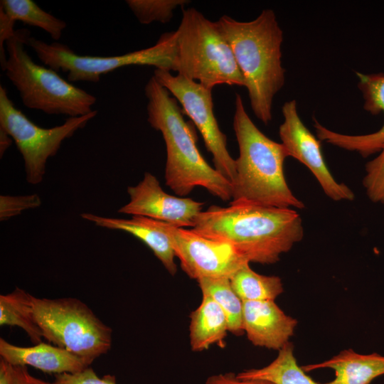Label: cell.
<instances>
[{
  "mask_svg": "<svg viewBox=\"0 0 384 384\" xmlns=\"http://www.w3.org/2000/svg\"><path fill=\"white\" fill-rule=\"evenodd\" d=\"M358 86L364 99L363 108L373 115L384 114V74L366 75L356 73ZM314 127L319 140L340 148L358 152L367 157L381 150L384 146V122L374 133L362 135L343 134L329 130L315 120Z\"/></svg>",
  "mask_w": 384,
  "mask_h": 384,
  "instance_id": "cell-14",
  "label": "cell"
},
{
  "mask_svg": "<svg viewBox=\"0 0 384 384\" xmlns=\"http://www.w3.org/2000/svg\"><path fill=\"white\" fill-rule=\"evenodd\" d=\"M28 377L30 382H31L33 384H54L53 383H49V382H46L45 380H42L41 379L36 378L30 374H28Z\"/></svg>",
  "mask_w": 384,
  "mask_h": 384,
  "instance_id": "cell-32",
  "label": "cell"
},
{
  "mask_svg": "<svg viewBox=\"0 0 384 384\" xmlns=\"http://www.w3.org/2000/svg\"><path fill=\"white\" fill-rule=\"evenodd\" d=\"M154 76L180 102L183 114L197 127L213 156L215 169L233 183L236 174L235 159L228 152L226 135L214 114L212 90L183 75H174L167 70L155 69Z\"/></svg>",
  "mask_w": 384,
  "mask_h": 384,
  "instance_id": "cell-10",
  "label": "cell"
},
{
  "mask_svg": "<svg viewBox=\"0 0 384 384\" xmlns=\"http://www.w3.org/2000/svg\"><path fill=\"white\" fill-rule=\"evenodd\" d=\"M186 0H127L126 4L142 24L152 22L165 23L174 16L178 6L188 4Z\"/></svg>",
  "mask_w": 384,
  "mask_h": 384,
  "instance_id": "cell-25",
  "label": "cell"
},
{
  "mask_svg": "<svg viewBox=\"0 0 384 384\" xmlns=\"http://www.w3.org/2000/svg\"><path fill=\"white\" fill-rule=\"evenodd\" d=\"M158 221L170 240L181 269L191 279L230 278L245 264L250 263L228 242L208 238L192 229Z\"/></svg>",
  "mask_w": 384,
  "mask_h": 384,
  "instance_id": "cell-11",
  "label": "cell"
},
{
  "mask_svg": "<svg viewBox=\"0 0 384 384\" xmlns=\"http://www.w3.org/2000/svg\"><path fill=\"white\" fill-rule=\"evenodd\" d=\"M97 114L68 117L60 125L43 128L17 109L4 87L0 86V128L13 139L24 163L26 180L37 185L43 180L48 160L58 151L64 140L83 129Z\"/></svg>",
  "mask_w": 384,
  "mask_h": 384,
  "instance_id": "cell-9",
  "label": "cell"
},
{
  "mask_svg": "<svg viewBox=\"0 0 384 384\" xmlns=\"http://www.w3.org/2000/svg\"><path fill=\"white\" fill-rule=\"evenodd\" d=\"M244 331L255 346L280 350L289 343L297 321L274 301H244Z\"/></svg>",
  "mask_w": 384,
  "mask_h": 384,
  "instance_id": "cell-15",
  "label": "cell"
},
{
  "mask_svg": "<svg viewBox=\"0 0 384 384\" xmlns=\"http://www.w3.org/2000/svg\"><path fill=\"white\" fill-rule=\"evenodd\" d=\"M240 378L267 380L274 384H319L300 367L293 353V346L287 343L279 350L276 358L260 368L245 370L237 374Z\"/></svg>",
  "mask_w": 384,
  "mask_h": 384,
  "instance_id": "cell-20",
  "label": "cell"
},
{
  "mask_svg": "<svg viewBox=\"0 0 384 384\" xmlns=\"http://www.w3.org/2000/svg\"><path fill=\"white\" fill-rule=\"evenodd\" d=\"M282 112L284 121L279 126V135L289 156L297 159L310 170L328 197L336 201H353L355 196L351 189L337 182L329 171L320 140L302 121L296 100L286 102Z\"/></svg>",
  "mask_w": 384,
  "mask_h": 384,
  "instance_id": "cell-12",
  "label": "cell"
},
{
  "mask_svg": "<svg viewBox=\"0 0 384 384\" xmlns=\"http://www.w3.org/2000/svg\"><path fill=\"white\" fill-rule=\"evenodd\" d=\"M12 137L3 129L0 128V157L2 158L13 142Z\"/></svg>",
  "mask_w": 384,
  "mask_h": 384,
  "instance_id": "cell-31",
  "label": "cell"
},
{
  "mask_svg": "<svg viewBox=\"0 0 384 384\" xmlns=\"http://www.w3.org/2000/svg\"><path fill=\"white\" fill-rule=\"evenodd\" d=\"M148 122L159 131L166 149V184L180 197L196 186L223 200L232 199L233 185L200 153L194 124L186 122L176 98L151 76L144 87Z\"/></svg>",
  "mask_w": 384,
  "mask_h": 384,
  "instance_id": "cell-2",
  "label": "cell"
},
{
  "mask_svg": "<svg viewBox=\"0 0 384 384\" xmlns=\"http://www.w3.org/2000/svg\"><path fill=\"white\" fill-rule=\"evenodd\" d=\"M302 368L306 373L321 368L334 370V379L319 384H371L375 378L384 375V356L360 354L348 349L322 363Z\"/></svg>",
  "mask_w": 384,
  "mask_h": 384,
  "instance_id": "cell-18",
  "label": "cell"
},
{
  "mask_svg": "<svg viewBox=\"0 0 384 384\" xmlns=\"http://www.w3.org/2000/svg\"><path fill=\"white\" fill-rule=\"evenodd\" d=\"M0 356L12 365L31 366L55 375L75 373L90 366L85 360L68 351L43 341L33 346L22 347L1 338Z\"/></svg>",
  "mask_w": 384,
  "mask_h": 384,
  "instance_id": "cell-16",
  "label": "cell"
},
{
  "mask_svg": "<svg viewBox=\"0 0 384 384\" xmlns=\"http://www.w3.org/2000/svg\"><path fill=\"white\" fill-rule=\"evenodd\" d=\"M205 384H274L267 380L240 378L234 373H218L209 376Z\"/></svg>",
  "mask_w": 384,
  "mask_h": 384,
  "instance_id": "cell-30",
  "label": "cell"
},
{
  "mask_svg": "<svg viewBox=\"0 0 384 384\" xmlns=\"http://www.w3.org/2000/svg\"><path fill=\"white\" fill-rule=\"evenodd\" d=\"M177 31L175 71L213 90L218 85L245 87L232 49L217 22L195 8L183 9Z\"/></svg>",
  "mask_w": 384,
  "mask_h": 384,
  "instance_id": "cell-6",
  "label": "cell"
},
{
  "mask_svg": "<svg viewBox=\"0 0 384 384\" xmlns=\"http://www.w3.org/2000/svg\"><path fill=\"white\" fill-rule=\"evenodd\" d=\"M231 286L244 301H274L283 292L281 279L277 276L260 274L245 264L230 277Z\"/></svg>",
  "mask_w": 384,
  "mask_h": 384,
  "instance_id": "cell-23",
  "label": "cell"
},
{
  "mask_svg": "<svg viewBox=\"0 0 384 384\" xmlns=\"http://www.w3.org/2000/svg\"><path fill=\"white\" fill-rule=\"evenodd\" d=\"M33 295L16 287L7 294L0 295V325L22 329L33 344L42 342L41 328L33 312Z\"/></svg>",
  "mask_w": 384,
  "mask_h": 384,
  "instance_id": "cell-21",
  "label": "cell"
},
{
  "mask_svg": "<svg viewBox=\"0 0 384 384\" xmlns=\"http://www.w3.org/2000/svg\"><path fill=\"white\" fill-rule=\"evenodd\" d=\"M26 45L44 65L58 73H67L69 82H98L102 75L129 65H148L175 71L177 31L163 33L151 47L112 56L82 55L62 43H48L31 36L28 38Z\"/></svg>",
  "mask_w": 384,
  "mask_h": 384,
  "instance_id": "cell-8",
  "label": "cell"
},
{
  "mask_svg": "<svg viewBox=\"0 0 384 384\" xmlns=\"http://www.w3.org/2000/svg\"><path fill=\"white\" fill-rule=\"evenodd\" d=\"M0 11L12 23L21 21L39 28L55 41L60 40L66 23L44 11L32 0H1Z\"/></svg>",
  "mask_w": 384,
  "mask_h": 384,
  "instance_id": "cell-22",
  "label": "cell"
},
{
  "mask_svg": "<svg viewBox=\"0 0 384 384\" xmlns=\"http://www.w3.org/2000/svg\"><path fill=\"white\" fill-rule=\"evenodd\" d=\"M33 312L43 336L90 365L111 348L112 329L76 298L33 297Z\"/></svg>",
  "mask_w": 384,
  "mask_h": 384,
  "instance_id": "cell-7",
  "label": "cell"
},
{
  "mask_svg": "<svg viewBox=\"0 0 384 384\" xmlns=\"http://www.w3.org/2000/svg\"><path fill=\"white\" fill-rule=\"evenodd\" d=\"M41 203L40 196L36 193L26 196H1L0 220H7L26 210L37 208Z\"/></svg>",
  "mask_w": 384,
  "mask_h": 384,
  "instance_id": "cell-27",
  "label": "cell"
},
{
  "mask_svg": "<svg viewBox=\"0 0 384 384\" xmlns=\"http://www.w3.org/2000/svg\"><path fill=\"white\" fill-rule=\"evenodd\" d=\"M196 281L202 294L213 298L225 314L229 331L235 336L242 335L243 302L233 290L230 278L206 277Z\"/></svg>",
  "mask_w": 384,
  "mask_h": 384,
  "instance_id": "cell-24",
  "label": "cell"
},
{
  "mask_svg": "<svg viewBox=\"0 0 384 384\" xmlns=\"http://www.w3.org/2000/svg\"><path fill=\"white\" fill-rule=\"evenodd\" d=\"M30 36L16 30L6 43L7 60L4 70L19 93L25 107L48 114L76 117L90 114L97 98L63 79L55 70L36 63L24 48Z\"/></svg>",
  "mask_w": 384,
  "mask_h": 384,
  "instance_id": "cell-5",
  "label": "cell"
},
{
  "mask_svg": "<svg viewBox=\"0 0 384 384\" xmlns=\"http://www.w3.org/2000/svg\"><path fill=\"white\" fill-rule=\"evenodd\" d=\"M80 215L97 226L132 235L153 252L171 275L176 273L174 251L169 238L160 228L157 220L137 215H133L130 219L110 218L90 213H83Z\"/></svg>",
  "mask_w": 384,
  "mask_h": 384,
  "instance_id": "cell-17",
  "label": "cell"
},
{
  "mask_svg": "<svg viewBox=\"0 0 384 384\" xmlns=\"http://www.w3.org/2000/svg\"><path fill=\"white\" fill-rule=\"evenodd\" d=\"M216 22L244 78L252 112L267 124L272 118L274 97L285 82L281 60L283 31L274 12L264 9L250 21L224 15Z\"/></svg>",
  "mask_w": 384,
  "mask_h": 384,
  "instance_id": "cell-3",
  "label": "cell"
},
{
  "mask_svg": "<svg viewBox=\"0 0 384 384\" xmlns=\"http://www.w3.org/2000/svg\"><path fill=\"white\" fill-rule=\"evenodd\" d=\"M380 151L377 157L366 165L363 185L371 201L384 204V146Z\"/></svg>",
  "mask_w": 384,
  "mask_h": 384,
  "instance_id": "cell-26",
  "label": "cell"
},
{
  "mask_svg": "<svg viewBox=\"0 0 384 384\" xmlns=\"http://www.w3.org/2000/svg\"><path fill=\"white\" fill-rule=\"evenodd\" d=\"M192 230L233 245L249 262L273 264L302 240V220L293 208L230 202L203 210Z\"/></svg>",
  "mask_w": 384,
  "mask_h": 384,
  "instance_id": "cell-1",
  "label": "cell"
},
{
  "mask_svg": "<svg viewBox=\"0 0 384 384\" xmlns=\"http://www.w3.org/2000/svg\"><path fill=\"white\" fill-rule=\"evenodd\" d=\"M26 366H15L4 359H0V384H28Z\"/></svg>",
  "mask_w": 384,
  "mask_h": 384,
  "instance_id": "cell-29",
  "label": "cell"
},
{
  "mask_svg": "<svg viewBox=\"0 0 384 384\" xmlns=\"http://www.w3.org/2000/svg\"><path fill=\"white\" fill-rule=\"evenodd\" d=\"M29 374V373H28ZM28 384H33L31 382H30V380H28Z\"/></svg>",
  "mask_w": 384,
  "mask_h": 384,
  "instance_id": "cell-33",
  "label": "cell"
},
{
  "mask_svg": "<svg viewBox=\"0 0 384 384\" xmlns=\"http://www.w3.org/2000/svg\"><path fill=\"white\" fill-rule=\"evenodd\" d=\"M129 201L118 213L143 216L165 222L177 228H193L203 211L202 202L166 193L153 174L145 172L136 186L127 187Z\"/></svg>",
  "mask_w": 384,
  "mask_h": 384,
  "instance_id": "cell-13",
  "label": "cell"
},
{
  "mask_svg": "<svg viewBox=\"0 0 384 384\" xmlns=\"http://www.w3.org/2000/svg\"><path fill=\"white\" fill-rule=\"evenodd\" d=\"M190 314L189 340L193 351L201 352L214 343L220 344L229 331L227 316L217 302L208 295Z\"/></svg>",
  "mask_w": 384,
  "mask_h": 384,
  "instance_id": "cell-19",
  "label": "cell"
},
{
  "mask_svg": "<svg viewBox=\"0 0 384 384\" xmlns=\"http://www.w3.org/2000/svg\"><path fill=\"white\" fill-rule=\"evenodd\" d=\"M54 384H117L116 378L105 375L99 378L90 366L75 373H62L55 375Z\"/></svg>",
  "mask_w": 384,
  "mask_h": 384,
  "instance_id": "cell-28",
  "label": "cell"
},
{
  "mask_svg": "<svg viewBox=\"0 0 384 384\" xmlns=\"http://www.w3.org/2000/svg\"><path fill=\"white\" fill-rule=\"evenodd\" d=\"M233 129L239 146L230 202H250L277 208L303 209L304 203L289 188L284 164L289 157L282 143L265 135L247 114L235 94Z\"/></svg>",
  "mask_w": 384,
  "mask_h": 384,
  "instance_id": "cell-4",
  "label": "cell"
}]
</instances>
